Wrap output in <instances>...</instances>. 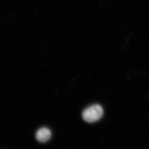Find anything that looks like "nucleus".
<instances>
[{
	"mask_svg": "<svg viewBox=\"0 0 149 149\" xmlns=\"http://www.w3.org/2000/svg\"><path fill=\"white\" fill-rule=\"evenodd\" d=\"M36 137L38 141L45 143L52 137V132L48 128L43 127L39 129L36 134Z\"/></svg>",
	"mask_w": 149,
	"mask_h": 149,
	"instance_id": "f03ea898",
	"label": "nucleus"
},
{
	"mask_svg": "<svg viewBox=\"0 0 149 149\" xmlns=\"http://www.w3.org/2000/svg\"><path fill=\"white\" fill-rule=\"evenodd\" d=\"M103 115V109L100 104H93L87 107L82 112L83 119L87 123L96 122L99 120Z\"/></svg>",
	"mask_w": 149,
	"mask_h": 149,
	"instance_id": "f257e3e1",
	"label": "nucleus"
}]
</instances>
